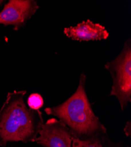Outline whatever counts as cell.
<instances>
[{
	"mask_svg": "<svg viewBox=\"0 0 131 147\" xmlns=\"http://www.w3.org/2000/svg\"><path fill=\"white\" fill-rule=\"evenodd\" d=\"M38 8L37 1L33 0H10L0 12V24L11 26L17 31L26 25Z\"/></svg>",
	"mask_w": 131,
	"mask_h": 147,
	"instance_id": "obj_4",
	"label": "cell"
},
{
	"mask_svg": "<svg viewBox=\"0 0 131 147\" xmlns=\"http://www.w3.org/2000/svg\"><path fill=\"white\" fill-rule=\"evenodd\" d=\"M103 142L104 137L89 140H81L74 136L72 147H105Z\"/></svg>",
	"mask_w": 131,
	"mask_h": 147,
	"instance_id": "obj_7",
	"label": "cell"
},
{
	"mask_svg": "<svg viewBox=\"0 0 131 147\" xmlns=\"http://www.w3.org/2000/svg\"><path fill=\"white\" fill-rule=\"evenodd\" d=\"M105 68L112 78L110 95L116 96L122 111L131 102V41L126 40L121 53L114 60L107 63Z\"/></svg>",
	"mask_w": 131,
	"mask_h": 147,
	"instance_id": "obj_3",
	"label": "cell"
},
{
	"mask_svg": "<svg viewBox=\"0 0 131 147\" xmlns=\"http://www.w3.org/2000/svg\"><path fill=\"white\" fill-rule=\"evenodd\" d=\"M64 33L71 40L79 41H101L106 40L110 36L104 26L90 20L83 21L74 27L65 28Z\"/></svg>",
	"mask_w": 131,
	"mask_h": 147,
	"instance_id": "obj_6",
	"label": "cell"
},
{
	"mask_svg": "<svg viewBox=\"0 0 131 147\" xmlns=\"http://www.w3.org/2000/svg\"><path fill=\"white\" fill-rule=\"evenodd\" d=\"M3 2H4V1H0V5H1L3 4Z\"/></svg>",
	"mask_w": 131,
	"mask_h": 147,
	"instance_id": "obj_10",
	"label": "cell"
},
{
	"mask_svg": "<svg viewBox=\"0 0 131 147\" xmlns=\"http://www.w3.org/2000/svg\"><path fill=\"white\" fill-rule=\"evenodd\" d=\"M26 91L8 92L0 109V146L8 142H35L44 124L40 110L28 108L25 102Z\"/></svg>",
	"mask_w": 131,
	"mask_h": 147,
	"instance_id": "obj_1",
	"label": "cell"
},
{
	"mask_svg": "<svg viewBox=\"0 0 131 147\" xmlns=\"http://www.w3.org/2000/svg\"><path fill=\"white\" fill-rule=\"evenodd\" d=\"M87 76L82 74L78 87L74 94L59 105L46 108L45 113L56 117L81 140L103 137L106 128L93 111L86 89Z\"/></svg>",
	"mask_w": 131,
	"mask_h": 147,
	"instance_id": "obj_2",
	"label": "cell"
},
{
	"mask_svg": "<svg viewBox=\"0 0 131 147\" xmlns=\"http://www.w3.org/2000/svg\"><path fill=\"white\" fill-rule=\"evenodd\" d=\"M73 137L62 122L51 118L42 125L35 142L43 147H72Z\"/></svg>",
	"mask_w": 131,
	"mask_h": 147,
	"instance_id": "obj_5",
	"label": "cell"
},
{
	"mask_svg": "<svg viewBox=\"0 0 131 147\" xmlns=\"http://www.w3.org/2000/svg\"><path fill=\"white\" fill-rule=\"evenodd\" d=\"M124 131L125 132V134L126 135V136H128V137H130V132H131V131H130V122H128V128L127 127V125H126L125 127V129H124Z\"/></svg>",
	"mask_w": 131,
	"mask_h": 147,
	"instance_id": "obj_9",
	"label": "cell"
},
{
	"mask_svg": "<svg viewBox=\"0 0 131 147\" xmlns=\"http://www.w3.org/2000/svg\"><path fill=\"white\" fill-rule=\"evenodd\" d=\"M44 103L42 96L38 93L31 94L27 100V104L29 108L34 110H39L43 107Z\"/></svg>",
	"mask_w": 131,
	"mask_h": 147,
	"instance_id": "obj_8",
	"label": "cell"
}]
</instances>
